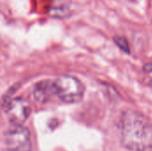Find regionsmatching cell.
Listing matches in <instances>:
<instances>
[{
	"instance_id": "6da1fadb",
	"label": "cell",
	"mask_w": 152,
	"mask_h": 151,
	"mask_svg": "<svg viewBox=\"0 0 152 151\" xmlns=\"http://www.w3.org/2000/svg\"><path fill=\"white\" fill-rule=\"evenodd\" d=\"M122 144L133 151H152V123L134 110L123 113L119 123Z\"/></svg>"
},
{
	"instance_id": "7a4b0ae2",
	"label": "cell",
	"mask_w": 152,
	"mask_h": 151,
	"mask_svg": "<svg viewBox=\"0 0 152 151\" xmlns=\"http://www.w3.org/2000/svg\"><path fill=\"white\" fill-rule=\"evenodd\" d=\"M55 95L65 103H77L85 94L82 82L73 76L63 75L54 80Z\"/></svg>"
},
{
	"instance_id": "3957f363",
	"label": "cell",
	"mask_w": 152,
	"mask_h": 151,
	"mask_svg": "<svg viewBox=\"0 0 152 151\" xmlns=\"http://www.w3.org/2000/svg\"><path fill=\"white\" fill-rule=\"evenodd\" d=\"M7 150L11 151H32L29 131L23 125H12L4 135Z\"/></svg>"
},
{
	"instance_id": "277c9868",
	"label": "cell",
	"mask_w": 152,
	"mask_h": 151,
	"mask_svg": "<svg viewBox=\"0 0 152 151\" xmlns=\"http://www.w3.org/2000/svg\"><path fill=\"white\" fill-rule=\"evenodd\" d=\"M4 110L12 125H22L31 113L29 103L20 97L13 98L6 101Z\"/></svg>"
},
{
	"instance_id": "5b68a950",
	"label": "cell",
	"mask_w": 152,
	"mask_h": 151,
	"mask_svg": "<svg viewBox=\"0 0 152 151\" xmlns=\"http://www.w3.org/2000/svg\"><path fill=\"white\" fill-rule=\"evenodd\" d=\"M55 95L54 81L43 80L36 84L33 90L34 99L38 102H46Z\"/></svg>"
},
{
	"instance_id": "8992f818",
	"label": "cell",
	"mask_w": 152,
	"mask_h": 151,
	"mask_svg": "<svg viewBox=\"0 0 152 151\" xmlns=\"http://www.w3.org/2000/svg\"><path fill=\"white\" fill-rule=\"evenodd\" d=\"M114 42L123 52H125L126 53H130L129 44H128L127 40L125 37H123V36H115L114 37Z\"/></svg>"
},
{
	"instance_id": "52a82bcc",
	"label": "cell",
	"mask_w": 152,
	"mask_h": 151,
	"mask_svg": "<svg viewBox=\"0 0 152 151\" xmlns=\"http://www.w3.org/2000/svg\"><path fill=\"white\" fill-rule=\"evenodd\" d=\"M4 151H11V150H4Z\"/></svg>"
},
{
	"instance_id": "ba28073f",
	"label": "cell",
	"mask_w": 152,
	"mask_h": 151,
	"mask_svg": "<svg viewBox=\"0 0 152 151\" xmlns=\"http://www.w3.org/2000/svg\"><path fill=\"white\" fill-rule=\"evenodd\" d=\"M129 1H132V0H129Z\"/></svg>"
}]
</instances>
